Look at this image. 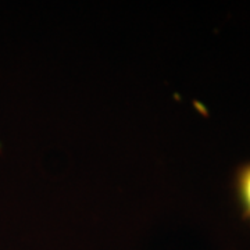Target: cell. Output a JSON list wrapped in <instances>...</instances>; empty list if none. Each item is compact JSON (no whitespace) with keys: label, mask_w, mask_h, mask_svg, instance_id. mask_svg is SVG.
<instances>
[{"label":"cell","mask_w":250,"mask_h":250,"mask_svg":"<svg viewBox=\"0 0 250 250\" xmlns=\"http://www.w3.org/2000/svg\"><path fill=\"white\" fill-rule=\"evenodd\" d=\"M232 189L242 218L250 223V160L241 163L233 172Z\"/></svg>","instance_id":"obj_1"}]
</instances>
